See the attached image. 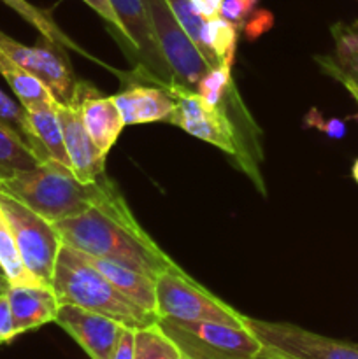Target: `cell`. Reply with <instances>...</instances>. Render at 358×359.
Here are the masks:
<instances>
[{
	"label": "cell",
	"instance_id": "cell-1",
	"mask_svg": "<svg viewBox=\"0 0 358 359\" xmlns=\"http://www.w3.org/2000/svg\"><path fill=\"white\" fill-rule=\"evenodd\" d=\"M53 224L69 248L93 258L121 263L153 279L174 263L142 230L130 209L109 212L93 207Z\"/></svg>",
	"mask_w": 358,
	"mask_h": 359
},
{
	"label": "cell",
	"instance_id": "cell-2",
	"mask_svg": "<svg viewBox=\"0 0 358 359\" xmlns=\"http://www.w3.org/2000/svg\"><path fill=\"white\" fill-rule=\"evenodd\" d=\"M0 193L13 196L51 223L76 217L93 207L109 212L128 210L123 195L107 177L83 182L60 165H39L34 170L20 172L0 184Z\"/></svg>",
	"mask_w": 358,
	"mask_h": 359
},
{
	"label": "cell",
	"instance_id": "cell-3",
	"mask_svg": "<svg viewBox=\"0 0 358 359\" xmlns=\"http://www.w3.org/2000/svg\"><path fill=\"white\" fill-rule=\"evenodd\" d=\"M60 305H76L111 318L126 328H146L158 323V316L144 311L116 290L83 252L62 244L51 283Z\"/></svg>",
	"mask_w": 358,
	"mask_h": 359
},
{
	"label": "cell",
	"instance_id": "cell-4",
	"mask_svg": "<svg viewBox=\"0 0 358 359\" xmlns=\"http://www.w3.org/2000/svg\"><path fill=\"white\" fill-rule=\"evenodd\" d=\"M234 86V84H232ZM175 98L174 112L171 114L167 123L179 126L190 135L213 144L218 149L225 151L227 154L234 156L241 163L248 174L258 181L256 165L251 161L248 151L244 149L241 140V133L235 128V121L232 118L230 109V90L223 102L218 105L207 104L206 100L197 95L195 90H188L185 86L174 84L168 88Z\"/></svg>",
	"mask_w": 358,
	"mask_h": 359
},
{
	"label": "cell",
	"instance_id": "cell-5",
	"mask_svg": "<svg viewBox=\"0 0 358 359\" xmlns=\"http://www.w3.org/2000/svg\"><path fill=\"white\" fill-rule=\"evenodd\" d=\"M161 332L190 359H256L260 340L246 326L158 318Z\"/></svg>",
	"mask_w": 358,
	"mask_h": 359
},
{
	"label": "cell",
	"instance_id": "cell-6",
	"mask_svg": "<svg viewBox=\"0 0 358 359\" xmlns=\"http://www.w3.org/2000/svg\"><path fill=\"white\" fill-rule=\"evenodd\" d=\"M158 318L178 321H211L232 326H246L241 312L214 297L175 263L154 279Z\"/></svg>",
	"mask_w": 358,
	"mask_h": 359
},
{
	"label": "cell",
	"instance_id": "cell-7",
	"mask_svg": "<svg viewBox=\"0 0 358 359\" xmlns=\"http://www.w3.org/2000/svg\"><path fill=\"white\" fill-rule=\"evenodd\" d=\"M0 207L13 228L21 259L28 272L39 283L51 287L56 258L63 244L55 224L6 193H0Z\"/></svg>",
	"mask_w": 358,
	"mask_h": 359
},
{
	"label": "cell",
	"instance_id": "cell-8",
	"mask_svg": "<svg viewBox=\"0 0 358 359\" xmlns=\"http://www.w3.org/2000/svg\"><path fill=\"white\" fill-rule=\"evenodd\" d=\"M244 325L263 351L283 359H358V346L309 332L290 323L244 318Z\"/></svg>",
	"mask_w": 358,
	"mask_h": 359
},
{
	"label": "cell",
	"instance_id": "cell-9",
	"mask_svg": "<svg viewBox=\"0 0 358 359\" xmlns=\"http://www.w3.org/2000/svg\"><path fill=\"white\" fill-rule=\"evenodd\" d=\"M154 39L175 84L195 90L200 77L211 69L197 46L172 14L167 0H144Z\"/></svg>",
	"mask_w": 358,
	"mask_h": 359
},
{
	"label": "cell",
	"instance_id": "cell-10",
	"mask_svg": "<svg viewBox=\"0 0 358 359\" xmlns=\"http://www.w3.org/2000/svg\"><path fill=\"white\" fill-rule=\"evenodd\" d=\"M111 4L132 46L133 77L139 83L174 86L175 81L157 44L144 0H111Z\"/></svg>",
	"mask_w": 358,
	"mask_h": 359
},
{
	"label": "cell",
	"instance_id": "cell-11",
	"mask_svg": "<svg viewBox=\"0 0 358 359\" xmlns=\"http://www.w3.org/2000/svg\"><path fill=\"white\" fill-rule=\"evenodd\" d=\"M60 46L41 37V44L25 46L0 30V49L16 65L41 79L58 104H69L79 81L74 79L72 69L58 51Z\"/></svg>",
	"mask_w": 358,
	"mask_h": 359
},
{
	"label": "cell",
	"instance_id": "cell-12",
	"mask_svg": "<svg viewBox=\"0 0 358 359\" xmlns=\"http://www.w3.org/2000/svg\"><path fill=\"white\" fill-rule=\"evenodd\" d=\"M55 323L79 344L90 359H112L126 328L114 319L76 305H60Z\"/></svg>",
	"mask_w": 358,
	"mask_h": 359
},
{
	"label": "cell",
	"instance_id": "cell-13",
	"mask_svg": "<svg viewBox=\"0 0 358 359\" xmlns=\"http://www.w3.org/2000/svg\"><path fill=\"white\" fill-rule=\"evenodd\" d=\"M56 114L63 133L67 154L70 160L72 174L83 182H97L105 177V154L98 151L91 137L88 135L81 119V109L76 98L69 104L56 102Z\"/></svg>",
	"mask_w": 358,
	"mask_h": 359
},
{
	"label": "cell",
	"instance_id": "cell-14",
	"mask_svg": "<svg viewBox=\"0 0 358 359\" xmlns=\"http://www.w3.org/2000/svg\"><path fill=\"white\" fill-rule=\"evenodd\" d=\"M74 98L79 104L81 119H83L88 135L91 137L98 151L107 156L118 140L119 133L125 128L114 97L98 93L93 86L79 81Z\"/></svg>",
	"mask_w": 358,
	"mask_h": 359
},
{
	"label": "cell",
	"instance_id": "cell-15",
	"mask_svg": "<svg viewBox=\"0 0 358 359\" xmlns=\"http://www.w3.org/2000/svg\"><path fill=\"white\" fill-rule=\"evenodd\" d=\"M112 97L121 112L125 126L168 121L175 107L172 91L160 84H144L137 81Z\"/></svg>",
	"mask_w": 358,
	"mask_h": 359
},
{
	"label": "cell",
	"instance_id": "cell-16",
	"mask_svg": "<svg viewBox=\"0 0 358 359\" xmlns=\"http://www.w3.org/2000/svg\"><path fill=\"white\" fill-rule=\"evenodd\" d=\"M13 314L14 330L18 337L35 328L55 323L60 302L51 287L35 284V286H9L6 291Z\"/></svg>",
	"mask_w": 358,
	"mask_h": 359
},
{
	"label": "cell",
	"instance_id": "cell-17",
	"mask_svg": "<svg viewBox=\"0 0 358 359\" xmlns=\"http://www.w3.org/2000/svg\"><path fill=\"white\" fill-rule=\"evenodd\" d=\"M27 116L28 130L25 140L39 158L41 165H60L72 172L69 154L63 144L62 126L56 114V102L30 109L27 111Z\"/></svg>",
	"mask_w": 358,
	"mask_h": 359
},
{
	"label": "cell",
	"instance_id": "cell-18",
	"mask_svg": "<svg viewBox=\"0 0 358 359\" xmlns=\"http://www.w3.org/2000/svg\"><path fill=\"white\" fill-rule=\"evenodd\" d=\"M333 55L316 56L323 72L339 81L351 97L358 98V21L336 23L332 27Z\"/></svg>",
	"mask_w": 358,
	"mask_h": 359
},
{
	"label": "cell",
	"instance_id": "cell-19",
	"mask_svg": "<svg viewBox=\"0 0 358 359\" xmlns=\"http://www.w3.org/2000/svg\"><path fill=\"white\" fill-rule=\"evenodd\" d=\"M84 256L116 290L121 291L126 298H130L133 304L142 307L144 311L157 314V284H154L153 277L137 272V270L121 265V263L111 262V259L93 258V256L88 255Z\"/></svg>",
	"mask_w": 358,
	"mask_h": 359
},
{
	"label": "cell",
	"instance_id": "cell-20",
	"mask_svg": "<svg viewBox=\"0 0 358 359\" xmlns=\"http://www.w3.org/2000/svg\"><path fill=\"white\" fill-rule=\"evenodd\" d=\"M39 165L41 161L21 133L0 121V184L20 172L34 170Z\"/></svg>",
	"mask_w": 358,
	"mask_h": 359
},
{
	"label": "cell",
	"instance_id": "cell-21",
	"mask_svg": "<svg viewBox=\"0 0 358 359\" xmlns=\"http://www.w3.org/2000/svg\"><path fill=\"white\" fill-rule=\"evenodd\" d=\"M2 2L6 4L7 7H11L14 13L20 14V16L23 18L27 23H30L32 27H34L35 30L41 34L42 39L49 41L51 44L67 49V51L79 53V55L86 56V58L95 60L93 56L88 55V53L84 51L79 44H76V42H74L69 35L63 34V32L60 30L58 25L55 23V20H53V18L49 16L46 11L39 9V7H35L34 4H30L28 0H2Z\"/></svg>",
	"mask_w": 358,
	"mask_h": 359
},
{
	"label": "cell",
	"instance_id": "cell-22",
	"mask_svg": "<svg viewBox=\"0 0 358 359\" xmlns=\"http://www.w3.org/2000/svg\"><path fill=\"white\" fill-rule=\"evenodd\" d=\"M0 270L9 286H35L41 284L25 266L14 238L13 228L0 207ZM44 286V284H42Z\"/></svg>",
	"mask_w": 358,
	"mask_h": 359
},
{
	"label": "cell",
	"instance_id": "cell-23",
	"mask_svg": "<svg viewBox=\"0 0 358 359\" xmlns=\"http://www.w3.org/2000/svg\"><path fill=\"white\" fill-rule=\"evenodd\" d=\"M0 76L7 81L11 90L14 91V95H16L18 100H20V104L23 105V109H27V111L41 107V105L46 104H55L56 102L53 93L49 91V88L46 86L41 79L32 76L30 72L21 69V67L16 65L14 62L13 65L7 67L6 70H2Z\"/></svg>",
	"mask_w": 358,
	"mask_h": 359
},
{
	"label": "cell",
	"instance_id": "cell-24",
	"mask_svg": "<svg viewBox=\"0 0 358 359\" xmlns=\"http://www.w3.org/2000/svg\"><path fill=\"white\" fill-rule=\"evenodd\" d=\"M237 39L239 28L234 23H230V21L221 16L207 20L206 46L216 65H220L221 62L234 65Z\"/></svg>",
	"mask_w": 358,
	"mask_h": 359
},
{
	"label": "cell",
	"instance_id": "cell-25",
	"mask_svg": "<svg viewBox=\"0 0 358 359\" xmlns=\"http://www.w3.org/2000/svg\"><path fill=\"white\" fill-rule=\"evenodd\" d=\"M167 4L168 7H171L174 18L178 20V23L181 25L183 30L188 34V37L192 39L193 44L197 46L200 55L204 56V60H206L211 67H216V62L213 60V56H211L209 49H207L206 46V18L197 11V7L193 6L192 0H167Z\"/></svg>",
	"mask_w": 358,
	"mask_h": 359
},
{
	"label": "cell",
	"instance_id": "cell-26",
	"mask_svg": "<svg viewBox=\"0 0 358 359\" xmlns=\"http://www.w3.org/2000/svg\"><path fill=\"white\" fill-rule=\"evenodd\" d=\"M181 351L161 332L158 323L135 330V358L133 359H179Z\"/></svg>",
	"mask_w": 358,
	"mask_h": 359
},
{
	"label": "cell",
	"instance_id": "cell-27",
	"mask_svg": "<svg viewBox=\"0 0 358 359\" xmlns=\"http://www.w3.org/2000/svg\"><path fill=\"white\" fill-rule=\"evenodd\" d=\"M232 67L234 65L225 62H221L220 65L216 67H211V69L200 77L199 83H197V95L211 105L221 104L223 98L227 97L228 90L232 88V84H234V81H232Z\"/></svg>",
	"mask_w": 358,
	"mask_h": 359
},
{
	"label": "cell",
	"instance_id": "cell-28",
	"mask_svg": "<svg viewBox=\"0 0 358 359\" xmlns=\"http://www.w3.org/2000/svg\"><path fill=\"white\" fill-rule=\"evenodd\" d=\"M83 2L86 4V6H90L91 9H93L95 13H97L98 16H100L102 20H104L105 23L109 25V27H111L114 37H118V41L121 42L123 49H125V53H126V56L132 60V46H130L128 39H126V34H125V30H123L121 21L118 20L114 9H112L111 0H83Z\"/></svg>",
	"mask_w": 358,
	"mask_h": 359
},
{
	"label": "cell",
	"instance_id": "cell-29",
	"mask_svg": "<svg viewBox=\"0 0 358 359\" xmlns=\"http://www.w3.org/2000/svg\"><path fill=\"white\" fill-rule=\"evenodd\" d=\"M0 121L7 123L9 126H13L14 130L21 133V137L25 139L28 130V116L27 111L23 109V105L14 102L6 91L0 90Z\"/></svg>",
	"mask_w": 358,
	"mask_h": 359
},
{
	"label": "cell",
	"instance_id": "cell-30",
	"mask_svg": "<svg viewBox=\"0 0 358 359\" xmlns=\"http://www.w3.org/2000/svg\"><path fill=\"white\" fill-rule=\"evenodd\" d=\"M258 0H223L220 16L234 23L239 30H242L249 14L255 11Z\"/></svg>",
	"mask_w": 358,
	"mask_h": 359
},
{
	"label": "cell",
	"instance_id": "cell-31",
	"mask_svg": "<svg viewBox=\"0 0 358 359\" xmlns=\"http://www.w3.org/2000/svg\"><path fill=\"white\" fill-rule=\"evenodd\" d=\"M304 123L305 126L318 128L319 132L329 135L330 139H343L346 135V123L343 119H325L319 114L318 109H311L304 118Z\"/></svg>",
	"mask_w": 358,
	"mask_h": 359
},
{
	"label": "cell",
	"instance_id": "cell-32",
	"mask_svg": "<svg viewBox=\"0 0 358 359\" xmlns=\"http://www.w3.org/2000/svg\"><path fill=\"white\" fill-rule=\"evenodd\" d=\"M272 25H274V18L269 11L255 9L251 14H249L248 20H246L244 27H242V32H244V35L248 37V41H255V39H258L260 35L265 34L267 30H270Z\"/></svg>",
	"mask_w": 358,
	"mask_h": 359
},
{
	"label": "cell",
	"instance_id": "cell-33",
	"mask_svg": "<svg viewBox=\"0 0 358 359\" xmlns=\"http://www.w3.org/2000/svg\"><path fill=\"white\" fill-rule=\"evenodd\" d=\"M16 337L18 333L16 330H14L9 302H7V297L4 294V297L0 298V346H2V344L13 342Z\"/></svg>",
	"mask_w": 358,
	"mask_h": 359
},
{
	"label": "cell",
	"instance_id": "cell-34",
	"mask_svg": "<svg viewBox=\"0 0 358 359\" xmlns=\"http://www.w3.org/2000/svg\"><path fill=\"white\" fill-rule=\"evenodd\" d=\"M135 358V330L125 328L118 340L112 359H133Z\"/></svg>",
	"mask_w": 358,
	"mask_h": 359
},
{
	"label": "cell",
	"instance_id": "cell-35",
	"mask_svg": "<svg viewBox=\"0 0 358 359\" xmlns=\"http://www.w3.org/2000/svg\"><path fill=\"white\" fill-rule=\"evenodd\" d=\"M192 2L206 20L220 16L221 6H223V0H192Z\"/></svg>",
	"mask_w": 358,
	"mask_h": 359
},
{
	"label": "cell",
	"instance_id": "cell-36",
	"mask_svg": "<svg viewBox=\"0 0 358 359\" xmlns=\"http://www.w3.org/2000/svg\"><path fill=\"white\" fill-rule=\"evenodd\" d=\"M11 65H13V60H11L9 56H7L6 53L0 49V72H2V70H6L7 67H11Z\"/></svg>",
	"mask_w": 358,
	"mask_h": 359
},
{
	"label": "cell",
	"instance_id": "cell-37",
	"mask_svg": "<svg viewBox=\"0 0 358 359\" xmlns=\"http://www.w3.org/2000/svg\"><path fill=\"white\" fill-rule=\"evenodd\" d=\"M7 287H9V283H7V280H6V277L0 276V298H2L4 294H6Z\"/></svg>",
	"mask_w": 358,
	"mask_h": 359
},
{
	"label": "cell",
	"instance_id": "cell-38",
	"mask_svg": "<svg viewBox=\"0 0 358 359\" xmlns=\"http://www.w3.org/2000/svg\"><path fill=\"white\" fill-rule=\"evenodd\" d=\"M256 359H283V358L276 356V354H270V353H267V351L262 349V353L258 354V358H256Z\"/></svg>",
	"mask_w": 358,
	"mask_h": 359
},
{
	"label": "cell",
	"instance_id": "cell-39",
	"mask_svg": "<svg viewBox=\"0 0 358 359\" xmlns=\"http://www.w3.org/2000/svg\"><path fill=\"white\" fill-rule=\"evenodd\" d=\"M351 175H353L354 182L358 184V160L353 163V168H351Z\"/></svg>",
	"mask_w": 358,
	"mask_h": 359
},
{
	"label": "cell",
	"instance_id": "cell-40",
	"mask_svg": "<svg viewBox=\"0 0 358 359\" xmlns=\"http://www.w3.org/2000/svg\"><path fill=\"white\" fill-rule=\"evenodd\" d=\"M179 359H190V358L185 356V354H181V356H179Z\"/></svg>",
	"mask_w": 358,
	"mask_h": 359
},
{
	"label": "cell",
	"instance_id": "cell-41",
	"mask_svg": "<svg viewBox=\"0 0 358 359\" xmlns=\"http://www.w3.org/2000/svg\"><path fill=\"white\" fill-rule=\"evenodd\" d=\"M353 100H354V102H357V104H358V98H357V97H353Z\"/></svg>",
	"mask_w": 358,
	"mask_h": 359
},
{
	"label": "cell",
	"instance_id": "cell-42",
	"mask_svg": "<svg viewBox=\"0 0 358 359\" xmlns=\"http://www.w3.org/2000/svg\"><path fill=\"white\" fill-rule=\"evenodd\" d=\"M0 276H4V273H2V270H0Z\"/></svg>",
	"mask_w": 358,
	"mask_h": 359
}]
</instances>
